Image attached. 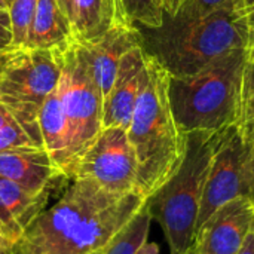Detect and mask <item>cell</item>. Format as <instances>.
<instances>
[{
  "label": "cell",
  "mask_w": 254,
  "mask_h": 254,
  "mask_svg": "<svg viewBox=\"0 0 254 254\" xmlns=\"http://www.w3.org/2000/svg\"><path fill=\"white\" fill-rule=\"evenodd\" d=\"M0 254H1V253H0Z\"/></svg>",
  "instance_id": "41"
},
{
  "label": "cell",
  "mask_w": 254,
  "mask_h": 254,
  "mask_svg": "<svg viewBox=\"0 0 254 254\" xmlns=\"http://www.w3.org/2000/svg\"><path fill=\"white\" fill-rule=\"evenodd\" d=\"M254 207L249 198H237L220 207L196 231L192 254H238L253 231Z\"/></svg>",
  "instance_id": "10"
},
{
  "label": "cell",
  "mask_w": 254,
  "mask_h": 254,
  "mask_svg": "<svg viewBox=\"0 0 254 254\" xmlns=\"http://www.w3.org/2000/svg\"><path fill=\"white\" fill-rule=\"evenodd\" d=\"M54 189L28 190L0 177V232L10 249L33 220L48 207Z\"/></svg>",
  "instance_id": "14"
},
{
  "label": "cell",
  "mask_w": 254,
  "mask_h": 254,
  "mask_svg": "<svg viewBox=\"0 0 254 254\" xmlns=\"http://www.w3.org/2000/svg\"><path fill=\"white\" fill-rule=\"evenodd\" d=\"M73 42L71 22L63 13L57 0H39L22 48L65 49Z\"/></svg>",
  "instance_id": "16"
},
{
  "label": "cell",
  "mask_w": 254,
  "mask_h": 254,
  "mask_svg": "<svg viewBox=\"0 0 254 254\" xmlns=\"http://www.w3.org/2000/svg\"><path fill=\"white\" fill-rule=\"evenodd\" d=\"M68 179H89L113 193L137 192V159L127 129L103 128L73 165Z\"/></svg>",
  "instance_id": "9"
},
{
  "label": "cell",
  "mask_w": 254,
  "mask_h": 254,
  "mask_svg": "<svg viewBox=\"0 0 254 254\" xmlns=\"http://www.w3.org/2000/svg\"><path fill=\"white\" fill-rule=\"evenodd\" d=\"M144 204L138 192L113 193L89 179H71L4 254H92L106 249Z\"/></svg>",
  "instance_id": "1"
},
{
  "label": "cell",
  "mask_w": 254,
  "mask_h": 254,
  "mask_svg": "<svg viewBox=\"0 0 254 254\" xmlns=\"http://www.w3.org/2000/svg\"><path fill=\"white\" fill-rule=\"evenodd\" d=\"M9 48H13L12 46V33L0 30V51L9 49Z\"/></svg>",
  "instance_id": "32"
},
{
  "label": "cell",
  "mask_w": 254,
  "mask_h": 254,
  "mask_svg": "<svg viewBox=\"0 0 254 254\" xmlns=\"http://www.w3.org/2000/svg\"><path fill=\"white\" fill-rule=\"evenodd\" d=\"M249 173H250V189L249 199L254 207V144H250V156H249Z\"/></svg>",
  "instance_id": "27"
},
{
  "label": "cell",
  "mask_w": 254,
  "mask_h": 254,
  "mask_svg": "<svg viewBox=\"0 0 254 254\" xmlns=\"http://www.w3.org/2000/svg\"><path fill=\"white\" fill-rule=\"evenodd\" d=\"M237 9L246 18L252 36V33H254V0H237Z\"/></svg>",
  "instance_id": "26"
},
{
  "label": "cell",
  "mask_w": 254,
  "mask_h": 254,
  "mask_svg": "<svg viewBox=\"0 0 254 254\" xmlns=\"http://www.w3.org/2000/svg\"><path fill=\"white\" fill-rule=\"evenodd\" d=\"M228 7H237V0H190V3L179 15L204 16L211 12H216L220 9H228Z\"/></svg>",
  "instance_id": "22"
},
{
  "label": "cell",
  "mask_w": 254,
  "mask_h": 254,
  "mask_svg": "<svg viewBox=\"0 0 254 254\" xmlns=\"http://www.w3.org/2000/svg\"><path fill=\"white\" fill-rule=\"evenodd\" d=\"M153 1L162 12L164 19L176 18L190 3V0H153Z\"/></svg>",
  "instance_id": "25"
},
{
  "label": "cell",
  "mask_w": 254,
  "mask_h": 254,
  "mask_svg": "<svg viewBox=\"0 0 254 254\" xmlns=\"http://www.w3.org/2000/svg\"><path fill=\"white\" fill-rule=\"evenodd\" d=\"M0 177L33 192L55 189L58 183L68 182L61 170L54 164L48 152L42 147L1 152Z\"/></svg>",
  "instance_id": "13"
},
{
  "label": "cell",
  "mask_w": 254,
  "mask_h": 254,
  "mask_svg": "<svg viewBox=\"0 0 254 254\" xmlns=\"http://www.w3.org/2000/svg\"><path fill=\"white\" fill-rule=\"evenodd\" d=\"M116 24H121L116 0H74L73 36L77 43H94Z\"/></svg>",
  "instance_id": "17"
},
{
  "label": "cell",
  "mask_w": 254,
  "mask_h": 254,
  "mask_svg": "<svg viewBox=\"0 0 254 254\" xmlns=\"http://www.w3.org/2000/svg\"><path fill=\"white\" fill-rule=\"evenodd\" d=\"M9 249H7V244H6V241H4V238H3V235H1V232H0V253H6Z\"/></svg>",
  "instance_id": "35"
},
{
  "label": "cell",
  "mask_w": 254,
  "mask_h": 254,
  "mask_svg": "<svg viewBox=\"0 0 254 254\" xmlns=\"http://www.w3.org/2000/svg\"><path fill=\"white\" fill-rule=\"evenodd\" d=\"M3 254H4V253H3Z\"/></svg>",
  "instance_id": "42"
},
{
  "label": "cell",
  "mask_w": 254,
  "mask_h": 254,
  "mask_svg": "<svg viewBox=\"0 0 254 254\" xmlns=\"http://www.w3.org/2000/svg\"><path fill=\"white\" fill-rule=\"evenodd\" d=\"M12 49H13V48H9V49H1V51H0V65L4 63V60L7 58V55L12 52Z\"/></svg>",
  "instance_id": "34"
},
{
  "label": "cell",
  "mask_w": 254,
  "mask_h": 254,
  "mask_svg": "<svg viewBox=\"0 0 254 254\" xmlns=\"http://www.w3.org/2000/svg\"><path fill=\"white\" fill-rule=\"evenodd\" d=\"M12 22H10V13L9 9H0V30L10 33Z\"/></svg>",
  "instance_id": "29"
},
{
  "label": "cell",
  "mask_w": 254,
  "mask_h": 254,
  "mask_svg": "<svg viewBox=\"0 0 254 254\" xmlns=\"http://www.w3.org/2000/svg\"><path fill=\"white\" fill-rule=\"evenodd\" d=\"M0 9H9V6H7V3H6V0H0Z\"/></svg>",
  "instance_id": "36"
},
{
  "label": "cell",
  "mask_w": 254,
  "mask_h": 254,
  "mask_svg": "<svg viewBox=\"0 0 254 254\" xmlns=\"http://www.w3.org/2000/svg\"><path fill=\"white\" fill-rule=\"evenodd\" d=\"M238 127H240L244 138L250 144H254V92L244 101L243 115H241Z\"/></svg>",
  "instance_id": "23"
},
{
  "label": "cell",
  "mask_w": 254,
  "mask_h": 254,
  "mask_svg": "<svg viewBox=\"0 0 254 254\" xmlns=\"http://www.w3.org/2000/svg\"><path fill=\"white\" fill-rule=\"evenodd\" d=\"M6 3H7V6H9V3H10V0H6Z\"/></svg>",
  "instance_id": "38"
},
{
  "label": "cell",
  "mask_w": 254,
  "mask_h": 254,
  "mask_svg": "<svg viewBox=\"0 0 254 254\" xmlns=\"http://www.w3.org/2000/svg\"><path fill=\"white\" fill-rule=\"evenodd\" d=\"M170 73L146 52V76L127 129L137 159L135 190L146 199L179 170L188 134L179 128L170 101Z\"/></svg>",
  "instance_id": "2"
},
{
  "label": "cell",
  "mask_w": 254,
  "mask_h": 254,
  "mask_svg": "<svg viewBox=\"0 0 254 254\" xmlns=\"http://www.w3.org/2000/svg\"><path fill=\"white\" fill-rule=\"evenodd\" d=\"M189 254H192V253H189Z\"/></svg>",
  "instance_id": "40"
},
{
  "label": "cell",
  "mask_w": 254,
  "mask_h": 254,
  "mask_svg": "<svg viewBox=\"0 0 254 254\" xmlns=\"http://www.w3.org/2000/svg\"><path fill=\"white\" fill-rule=\"evenodd\" d=\"M140 28V27H138ZM144 51L173 77L195 74L228 54L249 48L250 28L237 7L204 16L164 19L159 28H140Z\"/></svg>",
  "instance_id": "3"
},
{
  "label": "cell",
  "mask_w": 254,
  "mask_h": 254,
  "mask_svg": "<svg viewBox=\"0 0 254 254\" xmlns=\"http://www.w3.org/2000/svg\"><path fill=\"white\" fill-rule=\"evenodd\" d=\"M246 68L247 48H243L195 74L170 77V101L183 134L219 132L240 124Z\"/></svg>",
  "instance_id": "4"
},
{
  "label": "cell",
  "mask_w": 254,
  "mask_h": 254,
  "mask_svg": "<svg viewBox=\"0 0 254 254\" xmlns=\"http://www.w3.org/2000/svg\"><path fill=\"white\" fill-rule=\"evenodd\" d=\"M254 92V33L250 36V43L247 48V68L244 80V101Z\"/></svg>",
  "instance_id": "24"
},
{
  "label": "cell",
  "mask_w": 254,
  "mask_h": 254,
  "mask_svg": "<svg viewBox=\"0 0 254 254\" xmlns=\"http://www.w3.org/2000/svg\"><path fill=\"white\" fill-rule=\"evenodd\" d=\"M140 45H143L140 28L128 24H116L97 42L82 45L94 80L101 92L103 103L113 86L122 58Z\"/></svg>",
  "instance_id": "12"
},
{
  "label": "cell",
  "mask_w": 254,
  "mask_h": 254,
  "mask_svg": "<svg viewBox=\"0 0 254 254\" xmlns=\"http://www.w3.org/2000/svg\"><path fill=\"white\" fill-rule=\"evenodd\" d=\"M146 76V51L135 46L122 58L113 86L103 103V128L128 129Z\"/></svg>",
  "instance_id": "11"
},
{
  "label": "cell",
  "mask_w": 254,
  "mask_h": 254,
  "mask_svg": "<svg viewBox=\"0 0 254 254\" xmlns=\"http://www.w3.org/2000/svg\"><path fill=\"white\" fill-rule=\"evenodd\" d=\"M9 118H10V113H9L3 106H0V127H1Z\"/></svg>",
  "instance_id": "33"
},
{
  "label": "cell",
  "mask_w": 254,
  "mask_h": 254,
  "mask_svg": "<svg viewBox=\"0 0 254 254\" xmlns=\"http://www.w3.org/2000/svg\"><path fill=\"white\" fill-rule=\"evenodd\" d=\"M135 254H159V247L156 243H144Z\"/></svg>",
  "instance_id": "31"
},
{
  "label": "cell",
  "mask_w": 254,
  "mask_h": 254,
  "mask_svg": "<svg viewBox=\"0 0 254 254\" xmlns=\"http://www.w3.org/2000/svg\"><path fill=\"white\" fill-rule=\"evenodd\" d=\"M253 229H254V225H253Z\"/></svg>",
  "instance_id": "39"
},
{
  "label": "cell",
  "mask_w": 254,
  "mask_h": 254,
  "mask_svg": "<svg viewBox=\"0 0 254 254\" xmlns=\"http://www.w3.org/2000/svg\"><path fill=\"white\" fill-rule=\"evenodd\" d=\"M152 217L146 204L127 223V226L116 235V238L106 247L103 254H135L147 241Z\"/></svg>",
  "instance_id": "18"
},
{
  "label": "cell",
  "mask_w": 254,
  "mask_h": 254,
  "mask_svg": "<svg viewBox=\"0 0 254 254\" xmlns=\"http://www.w3.org/2000/svg\"><path fill=\"white\" fill-rule=\"evenodd\" d=\"M238 254H254V229L247 235L241 250Z\"/></svg>",
  "instance_id": "30"
},
{
  "label": "cell",
  "mask_w": 254,
  "mask_h": 254,
  "mask_svg": "<svg viewBox=\"0 0 254 254\" xmlns=\"http://www.w3.org/2000/svg\"><path fill=\"white\" fill-rule=\"evenodd\" d=\"M60 9L63 10V13L68 18V21L71 22L73 27V19H74V0H57Z\"/></svg>",
  "instance_id": "28"
},
{
  "label": "cell",
  "mask_w": 254,
  "mask_h": 254,
  "mask_svg": "<svg viewBox=\"0 0 254 254\" xmlns=\"http://www.w3.org/2000/svg\"><path fill=\"white\" fill-rule=\"evenodd\" d=\"M39 0H10L9 13L12 22V46L22 48L27 40L28 27Z\"/></svg>",
  "instance_id": "20"
},
{
  "label": "cell",
  "mask_w": 254,
  "mask_h": 254,
  "mask_svg": "<svg viewBox=\"0 0 254 254\" xmlns=\"http://www.w3.org/2000/svg\"><path fill=\"white\" fill-rule=\"evenodd\" d=\"M219 132L188 134L186 152L179 170L146 199L149 214L162 228L171 254L192 252L204 186Z\"/></svg>",
  "instance_id": "5"
},
{
  "label": "cell",
  "mask_w": 254,
  "mask_h": 254,
  "mask_svg": "<svg viewBox=\"0 0 254 254\" xmlns=\"http://www.w3.org/2000/svg\"><path fill=\"white\" fill-rule=\"evenodd\" d=\"M27 147H42V146H39L37 141L10 115V118L0 127V153L15 149H27Z\"/></svg>",
  "instance_id": "21"
},
{
  "label": "cell",
  "mask_w": 254,
  "mask_h": 254,
  "mask_svg": "<svg viewBox=\"0 0 254 254\" xmlns=\"http://www.w3.org/2000/svg\"><path fill=\"white\" fill-rule=\"evenodd\" d=\"M58 86L70 135L68 177L73 165L103 131V97L94 80L82 45L76 40L63 54V70Z\"/></svg>",
  "instance_id": "7"
},
{
  "label": "cell",
  "mask_w": 254,
  "mask_h": 254,
  "mask_svg": "<svg viewBox=\"0 0 254 254\" xmlns=\"http://www.w3.org/2000/svg\"><path fill=\"white\" fill-rule=\"evenodd\" d=\"M249 156L250 143L244 138L238 124L219 132L204 186L196 231L225 204L249 196Z\"/></svg>",
  "instance_id": "8"
},
{
  "label": "cell",
  "mask_w": 254,
  "mask_h": 254,
  "mask_svg": "<svg viewBox=\"0 0 254 254\" xmlns=\"http://www.w3.org/2000/svg\"><path fill=\"white\" fill-rule=\"evenodd\" d=\"M37 125L43 149L67 177L70 167V135L60 86H57L43 101L37 116Z\"/></svg>",
  "instance_id": "15"
},
{
  "label": "cell",
  "mask_w": 254,
  "mask_h": 254,
  "mask_svg": "<svg viewBox=\"0 0 254 254\" xmlns=\"http://www.w3.org/2000/svg\"><path fill=\"white\" fill-rule=\"evenodd\" d=\"M118 18L121 24L141 28H159L164 15L153 0H116Z\"/></svg>",
  "instance_id": "19"
},
{
  "label": "cell",
  "mask_w": 254,
  "mask_h": 254,
  "mask_svg": "<svg viewBox=\"0 0 254 254\" xmlns=\"http://www.w3.org/2000/svg\"><path fill=\"white\" fill-rule=\"evenodd\" d=\"M65 49L13 48L0 65V106L42 147L37 116L46 97L58 86Z\"/></svg>",
  "instance_id": "6"
},
{
  "label": "cell",
  "mask_w": 254,
  "mask_h": 254,
  "mask_svg": "<svg viewBox=\"0 0 254 254\" xmlns=\"http://www.w3.org/2000/svg\"><path fill=\"white\" fill-rule=\"evenodd\" d=\"M104 250H106V249H101V250H97V252H94L92 254H103L104 253Z\"/></svg>",
  "instance_id": "37"
}]
</instances>
